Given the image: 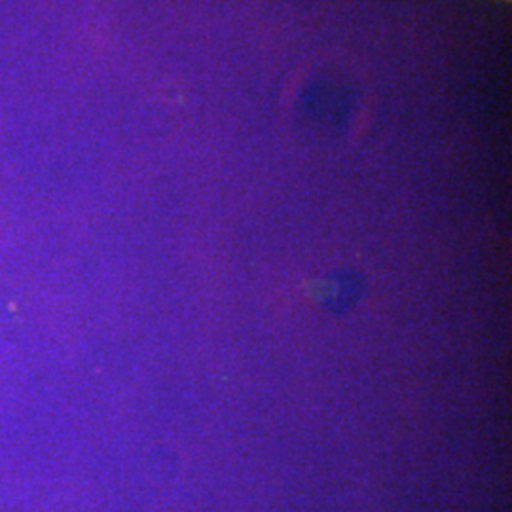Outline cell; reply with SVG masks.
I'll use <instances>...</instances> for the list:
<instances>
[]
</instances>
